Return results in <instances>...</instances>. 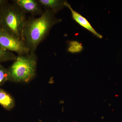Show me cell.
Returning <instances> with one entry per match:
<instances>
[{
  "instance_id": "6da1fadb",
  "label": "cell",
  "mask_w": 122,
  "mask_h": 122,
  "mask_svg": "<svg viewBox=\"0 0 122 122\" xmlns=\"http://www.w3.org/2000/svg\"><path fill=\"white\" fill-rule=\"evenodd\" d=\"M55 13L46 9L39 17L29 18L24 32V42L30 52L35 53L39 44L49 34L55 25L61 21L56 18Z\"/></svg>"
},
{
  "instance_id": "7a4b0ae2",
  "label": "cell",
  "mask_w": 122,
  "mask_h": 122,
  "mask_svg": "<svg viewBox=\"0 0 122 122\" xmlns=\"http://www.w3.org/2000/svg\"><path fill=\"white\" fill-rule=\"evenodd\" d=\"M8 69L9 81L16 83H27L36 75L37 57L35 53L17 55Z\"/></svg>"
},
{
  "instance_id": "3957f363",
  "label": "cell",
  "mask_w": 122,
  "mask_h": 122,
  "mask_svg": "<svg viewBox=\"0 0 122 122\" xmlns=\"http://www.w3.org/2000/svg\"><path fill=\"white\" fill-rule=\"evenodd\" d=\"M1 11L0 29L24 42V32L27 20L26 13L14 4H7Z\"/></svg>"
},
{
  "instance_id": "277c9868",
  "label": "cell",
  "mask_w": 122,
  "mask_h": 122,
  "mask_svg": "<svg viewBox=\"0 0 122 122\" xmlns=\"http://www.w3.org/2000/svg\"><path fill=\"white\" fill-rule=\"evenodd\" d=\"M0 48L18 55L28 54L30 50L23 41L16 38L0 28Z\"/></svg>"
},
{
  "instance_id": "5b68a950",
  "label": "cell",
  "mask_w": 122,
  "mask_h": 122,
  "mask_svg": "<svg viewBox=\"0 0 122 122\" xmlns=\"http://www.w3.org/2000/svg\"><path fill=\"white\" fill-rule=\"evenodd\" d=\"M14 4L19 7L25 13L30 14L32 15L41 16L44 12L41 5L37 0H15Z\"/></svg>"
},
{
  "instance_id": "8992f818",
  "label": "cell",
  "mask_w": 122,
  "mask_h": 122,
  "mask_svg": "<svg viewBox=\"0 0 122 122\" xmlns=\"http://www.w3.org/2000/svg\"><path fill=\"white\" fill-rule=\"evenodd\" d=\"M65 7L68 8L71 12L73 19L77 23H78L81 26H82L86 29L89 31L93 33L97 37L99 38H102V36L96 32V30L92 27L89 22L85 17H83L77 12L75 11L72 8L71 5L67 1H65Z\"/></svg>"
},
{
  "instance_id": "52a82bcc",
  "label": "cell",
  "mask_w": 122,
  "mask_h": 122,
  "mask_svg": "<svg viewBox=\"0 0 122 122\" xmlns=\"http://www.w3.org/2000/svg\"><path fill=\"white\" fill-rule=\"evenodd\" d=\"M0 105L7 110L10 111L15 106V101L12 96L0 88Z\"/></svg>"
},
{
  "instance_id": "ba28073f",
  "label": "cell",
  "mask_w": 122,
  "mask_h": 122,
  "mask_svg": "<svg viewBox=\"0 0 122 122\" xmlns=\"http://www.w3.org/2000/svg\"><path fill=\"white\" fill-rule=\"evenodd\" d=\"M41 6L49 9L55 13L65 7V1L59 0H38Z\"/></svg>"
},
{
  "instance_id": "9c48e42d",
  "label": "cell",
  "mask_w": 122,
  "mask_h": 122,
  "mask_svg": "<svg viewBox=\"0 0 122 122\" xmlns=\"http://www.w3.org/2000/svg\"><path fill=\"white\" fill-rule=\"evenodd\" d=\"M17 56L12 52L4 50L0 48V63L4 62L15 61Z\"/></svg>"
},
{
  "instance_id": "30bf717a",
  "label": "cell",
  "mask_w": 122,
  "mask_h": 122,
  "mask_svg": "<svg viewBox=\"0 0 122 122\" xmlns=\"http://www.w3.org/2000/svg\"><path fill=\"white\" fill-rule=\"evenodd\" d=\"M83 49V46L81 43L75 41H71L68 44V51L72 53H75L81 52Z\"/></svg>"
},
{
  "instance_id": "8fae6325",
  "label": "cell",
  "mask_w": 122,
  "mask_h": 122,
  "mask_svg": "<svg viewBox=\"0 0 122 122\" xmlns=\"http://www.w3.org/2000/svg\"><path fill=\"white\" fill-rule=\"evenodd\" d=\"M9 81L8 70L0 63V86Z\"/></svg>"
},
{
  "instance_id": "7c38bea8",
  "label": "cell",
  "mask_w": 122,
  "mask_h": 122,
  "mask_svg": "<svg viewBox=\"0 0 122 122\" xmlns=\"http://www.w3.org/2000/svg\"><path fill=\"white\" fill-rule=\"evenodd\" d=\"M8 3V1L5 0H0V9L2 8Z\"/></svg>"
},
{
  "instance_id": "4fadbf2b",
  "label": "cell",
  "mask_w": 122,
  "mask_h": 122,
  "mask_svg": "<svg viewBox=\"0 0 122 122\" xmlns=\"http://www.w3.org/2000/svg\"><path fill=\"white\" fill-rule=\"evenodd\" d=\"M1 18H2V11L1 8L0 9V28L1 25Z\"/></svg>"
}]
</instances>
